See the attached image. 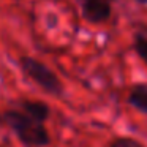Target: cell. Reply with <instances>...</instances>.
Segmentation results:
<instances>
[{
	"label": "cell",
	"instance_id": "3957f363",
	"mask_svg": "<svg viewBox=\"0 0 147 147\" xmlns=\"http://www.w3.org/2000/svg\"><path fill=\"white\" fill-rule=\"evenodd\" d=\"M81 7L82 18L90 24H101L109 21L112 14L111 0H76Z\"/></svg>",
	"mask_w": 147,
	"mask_h": 147
},
{
	"label": "cell",
	"instance_id": "5b68a950",
	"mask_svg": "<svg viewBox=\"0 0 147 147\" xmlns=\"http://www.w3.org/2000/svg\"><path fill=\"white\" fill-rule=\"evenodd\" d=\"M127 105L138 112L147 115V84H134L127 95Z\"/></svg>",
	"mask_w": 147,
	"mask_h": 147
},
{
	"label": "cell",
	"instance_id": "6da1fadb",
	"mask_svg": "<svg viewBox=\"0 0 147 147\" xmlns=\"http://www.w3.org/2000/svg\"><path fill=\"white\" fill-rule=\"evenodd\" d=\"M0 122L10 128L18 141L26 147H48L52 141L46 125L32 119L19 108L5 109L0 114Z\"/></svg>",
	"mask_w": 147,
	"mask_h": 147
},
{
	"label": "cell",
	"instance_id": "7a4b0ae2",
	"mask_svg": "<svg viewBox=\"0 0 147 147\" xmlns=\"http://www.w3.org/2000/svg\"><path fill=\"white\" fill-rule=\"evenodd\" d=\"M19 68L24 73V76L29 78L48 95L57 96V98L63 96V84L60 78L54 73L52 68H49L41 60L30 57V55H22L19 59Z\"/></svg>",
	"mask_w": 147,
	"mask_h": 147
},
{
	"label": "cell",
	"instance_id": "ba28073f",
	"mask_svg": "<svg viewBox=\"0 0 147 147\" xmlns=\"http://www.w3.org/2000/svg\"><path fill=\"white\" fill-rule=\"evenodd\" d=\"M136 3H139V5H147V0H134Z\"/></svg>",
	"mask_w": 147,
	"mask_h": 147
},
{
	"label": "cell",
	"instance_id": "277c9868",
	"mask_svg": "<svg viewBox=\"0 0 147 147\" xmlns=\"http://www.w3.org/2000/svg\"><path fill=\"white\" fill-rule=\"evenodd\" d=\"M18 108L21 111H24L27 115H30L32 119L46 123L51 117V108L46 101L41 100H29V98H22L18 101Z\"/></svg>",
	"mask_w": 147,
	"mask_h": 147
},
{
	"label": "cell",
	"instance_id": "8992f818",
	"mask_svg": "<svg viewBox=\"0 0 147 147\" xmlns=\"http://www.w3.org/2000/svg\"><path fill=\"white\" fill-rule=\"evenodd\" d=\"M133 49L136 52V55L144 62V65L147 67V35L136 32L133 38Z\"/></svg>",
	"mask_w": 147,
	"mask_h": 147
},
{
	"label": "cell",
	"instance_id": "52a82bcc",
	"mask_svg": "<svg viewBox=\"0 0 147 147\" xmlns=\"http://www.w3.org/2000/svg\"><path fill=\"white\" fill-rule=\"evenodd\" d=\"M108 147H146V146L141 141L134 139L131 136H119V138H114L108 144Z\"/></svg>",
	"mask_w": 147,
	"mask_h": 147
}]
</instances>
